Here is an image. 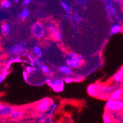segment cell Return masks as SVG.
<instances>
[{
  "mask_svg": "<svg viewBox=\"0 0 123 123\" xmlns=\"http://www.w3.org/2000/svg\"><path fill=\"white\" fill-rule=\"evenodd\" d=\"M47 29L45 24L41 22H36L31 26V33L37 39H42L47 34Z\"/></svg>",
  "mask_w": 123,
  "mask_h": 123,
  "instance_id": "cell-1",
  "label": "cell"
},
{
  "mask_svg": "<svg viewBox=\"0 0 123 123\" xmlns=\"http://www.w3.org/2000/svg\"><path fill=\"white\" fill-rule=\"evenodd\" d=\"M107 111H118L123 110V100L108 99L105 104Z\"/></svg>",
  "mask_w": 123,
  "mask_h": 123,
  "instance_id": "cell-2",
  "label": "cell"
},
{
  "mask_svg": "<svg viewBox=\"0 0 123 123\" xmlns=\"http://www.w3.org/2000/svg\"><path fill=\"white\" fill-rule=\"evenodd\" d=\"M28 49L27 43L25 41H20L15 44L13 45L9 49V53L12 55H20L25 53Z\"/></svg>",
  "mask_w": 123,
  "mask_h": 123,
  "instance_id": "cell-3",
  "label": "cell"
},
{
  "mask_svg": "<svg viewBox=\"0 0 123 123\" xmlns=\"http://www.w3.org/2000/svg\"><path fill=\"white\" fill-rule=\"evenodd\" d=\"M53 100L49 98H45L43 100L37 102L35 105V109L37 112L46 113L49 110Z\"/></svg>",
  "mask_w": 123,
  "mask_h": 123,
  "instance_id": "cell-4",
  "label": "cell"
},
{
  "mask_svg": "<svg viewBox=\"0 0 123 123\" xmlns=\"http://www.w3.org/2000/svg\"><path fill=\"white\" fill-rule=\"evenodd\" d=\"M15 107L7 104H1L0 105V115L1 117L9 116L10 114L15 109Z\"/></svg>",
  "mask_w": 123,
  "mask_h": 123,
  "instance_id": "cell-5",
  "label": "cell"
},
{
  "mask_svg": "<svg viewBox=\"0 0 123 123\" xmlns=\"http://www.w3.org/2000/svg\"><path fill=\"white\" fill-rule=\"evenodd\" d=\"M25 113L23 110L15 108L14 111L10 114L8 117L10 119L14 121H19L20 120L23 119Z\"/></svg>",
  "mask_w": 123,
  "mask_h": 123,
  "instance_id": "cell-6",
  "label": "cell"
},
{
  "mask_svg": "<svg viewBox=\"0 0 123 123\" xmlns=\"http://www.w3.org/2000/svg\"><path fill=\"white\" fill-rule=\"evenodd\" d=\"M66 65L70 67L71 69H77L79 68L83 64L82 61H79L76 59H71V58H68L66 60Z\"/></svg>",
  "mask_w": 123,
  "mask_h": 123,
  "instance_id": "cell-7",
  "label": "cell"
},
{
  "mask_svg": "<svg viewBox=\"0 0 123 123\" xmlns=\"http://www.w3.org/2000/svg\"><path fill=\"white\" fill-rule=\"evenodd\" d=\"M118 88V85L111 86H101L99 91V95L105 96L107 94H110L115 89Z\"/></svg>",
  "mask_w": 123,
  "mask_h": 123,
  "instance_id": "cell-8",
  "label": "cell"
},
{
  "mask_svg": "<svg viewBox=\"0 0 123 123\" xmlns=\"http://www.w3.org/2000/svg\"><path fill=\"white\" fill-rule=\"evenodd\" d=\"M100 87L101 86H98L97 84H92V85H90L88 87V89H87L88 93L91 96H93V97L98 96V95H99V91L100 89Z\"/></svg>",
  "mask_w": 123,
  "mask_h": 123,
  "instance_id": "cell-9",
  "label": "cell"
},
{
  "mask_svg": "<svg viewBox=\"0 0 123 123\" xmlns=\"http://www.w3.org/2000/svg\"><path fill=\"white\" fill-rule=\"evenodd\" d=\"M45 28H46L48 33L50 34V36L53 37V36H54L55 34L56 33V31L57 28H58L56 25L55 24L54 22H47V23L45 24Z\"/></svg>",
  "mask_w": 123,
  "mask_h": 123,
  "instance_id": "cell-10",
  "label": "cell"
},
{
  "mask_svg": "<svg viewBox=\"0 0 123 123\" xmlns=\"http://www.w3.org/2000/svg\"><path fill=\"white\" fill-rule=\"evenodd\" d=\"M123 96V89L118 88L113 91L108 96V99H121Z\"/></svg>",
  "mask_w": 123,
  "mask_h": 123,
  "instance_id": "cell-11",
  "label": "cell"
},
{
  "mask_svg": "<svg viewBox=\"0 0 123 123\" xmlns=\"http://www.w3.org/2000/svg\"><path fill=\"white\" fill-rule=\"evenodd\" d=\"M30 16V11L28 7H24L23 11L18 14V18L22 21H25L26 20V18H28Z\"/></svg>",
  "mask_w": 123,
  "mask_h": 123,
  "instance_id": "cell-12",
  "label": "cell"
},
{
  "mask_svg": "<svg viewBox=\"0 0 123 123\" xmlns=\"http://www.w3.org/2000/svg\"><path fill=\"white\" fill-rule=\"evenodd\" d=\"M1 32L3 36L7 37L11 32V25L7 23H4L1 26Z\"/></svg>",
  "mask_w": 123,
  "mask_h": 123,
  "instance_id": "cell-13",
  "label": "cell"
},
{
  "mask_svg": "<svg viewBox=\"0 0 123 123\" xmlns=\"http://www.w3.org/2000/svg\"><path fill=\"white\" fill-rule=\"evenodd\" d=\"M122 27L118 23H115L111 26V29H110V35H114L117 33H119L121 31Z\"/></svg>",
  "mask_w": 123,
  "mask_h": 123,
  "instance_id": "cell-14",
  "label": "cell"
},
{
  "mask_svg": "<svg viewBox=\"0 0 123 123\" xmlns=\"http://www.w3.org/2000/svg\"><path fill=\"white\" fill-rule=\"evenodd\" d=\"M113 80L116 83H119L123 80V68L121 69L113 77Z\"/></svg>",
  "mask_w": 123,
  "mask_h": 123,
  "instance_id": "cell-15",
  "label": "cell"
},
{
  "mask_svg": "<svg viewBox=\"0 0 123 123\" xmlns=\"http://www.w3.org/2000/svg\"><path fill=\"white\" fill-rule=\"evenodd\" d=\"M59 70H60V72H61V73L64 74L68 75H70L72 73L71 68L69 66H68V65L61 66H60L59 68Z\"/></svg>",
  "mask_w": 123,
  "mask_h": 123,
  "instance_id": "cell-16",
  "label": "cell"
},
{
  "mask_svg": "<svg viewBox=\"0 0 123 123\" xmlns=\"http://www.w3.org/2000/svg\"><path fill=\"white\" fill-rule=\"evenodd\" d=\"M32 52L35 56L40 57L41 58L42 56V50L39 45H34L32 49Z\"/></svg>",
  "mask_w": 123,
  "mask_h": 123,
  "instance_id": "cell-17",
  "label": "cell"
},
{
  "mask_svg": "<svg viewBox=\"0 0 123 123\" xmlns=\"http://www.w3.org/2000/svg\"><path fill=\"white\" fill-rule=\"evenodd\" d=\"M64 82H65L64 80H63L60 79H55L53 80V82H52V84L50 86V87L53 89H54L60 86L62 84H64Z\"/></svg>",
  "mask_w": 123,
  "mask_h": 123,
  "instance_id": "cell-18",
  "label": "cell"
},
{
  "mask_svg": "<svg viewBox=\"0 0 123 123\" xmlns=\"http://www.w3.org/2000/svg\"><path fill=\"white\" fill-rule=\"evenodd\" d=\"M57 107H58V104H57L53 102L51 103V105H50V108H49V110H48V111L46 112L47 116H53V113H54L55 110L56 109Z\"/></svg>",
  "mask_w": 123,
  "mask_h": 123,
  "instance_id": "cell-19",
  "label": "cell"
},
{
  "mask_svg": "<svg viewBox=\"0 0 123 123\" xmlns=\"http://www.w3.org/2000/svg\"><path fill=\"white\" fill-rule=\"evenodd\" d=\"M53 38L57 41H62L63 36H62V30H61V29L60 28H57L55 34L54 36H53Z\"/></svg>",
  "mask_w": 123,
  "mask_h": 123,
  "instance_id": "cell-20",
  "label": "cell"
},
{
  "mask_svg": "<svg viewBox=\"0 0 123 123\" xmlns=\"http://www.w3.org/2000/svg\"><path fill=\"white\" fill-rule=\"evenodd\" d=\"M47 115L46 113H39V115H38L37 123H46L47 118Z\"/></svg>",
  "mask_w": 123,
  "mask_h": 123,
  "instance_id": "cell-21",
  "label": "cell"
},
{
  "mask_svg": "<svg viewBox=\"0 0 123 123\" xmlns=\"http://www.w3.org/2000/svg\"><path fill=\"white\" fill-rule=\"evenodd\" d=\"M40 68H41L42 72L45 74L48 75L49 76H51L53 74V72H51L50 71V69L49 68V66H47V65H45V64H42V65L40 67Z\"/></svg>",
  "mask_w": 123,
  "mask_h": 123,
  "instance_id": "cell-22",
  "label": "cell"
},
{
  "mask_svg": "<svg viewBox=\"0 0 123 123\" xmlns=\"http://www.w3.org/2000/svg\"><path fill=\"white\" fill-rule=\"evenodd\" d=\"M68 58H71V59H76V60H78L79 61H82L83 60L82 56L77 54V53H75V52H72V51L69 52L68 53Z\"/></svg>",
  "mask_w": 123,
  "mask_h": 123,
  "instance_id": "cell-23",
  "label": "cell"
},
{
  "mask_svg": "<svg viewBox=\"0 0 123 123\" xmlns=\"http://www.w3.org/2000/svg\"><path fill=\"white\" fill-rule=\"evenodd\" d=\"M103 120H104V122L105 123H111L113 122L108 111H106L103 115Z\"/></svg>",
  "mask_w": 123,
  "mask_h": 123,
  "instance_id": "cell-24",
  "label": "cell"
},
{
  "mask_svg": "<svg viewBox=\"0 0 123 123\" xmlns=\"http://www.w3.org/2000/svg\"><path fill=\"white\" fill-rule=\"evenodd\" d=\"M2 7L4 9H9L11 6V0H3L1 3Z\"/></svg>",
  "mask_w": 123,
  "mask_h": 123,
  "instance_id": "cell-25",
  "label": "cell"
},
{
  "mask_svg": "<svg viewBox=\"0 0 123 123\" xmlns=\"http://www.w3.org/2000/svg\"><path fill=\"white\" fill-rule=\"evenodd\" d=\"M61 6H62V7L63 8V9L66 11V12L67 14H70V13H71V11H70V7H69V6H68V4H66V3L64 1L61 2Z\"/></svg>",
  "mask_w": 123,
  "mask_h": 123,
  "instance_id": "cell-26",
  "label": "cell"
},
{
  "mask_svg": "<svg viewBox=\"0 0 123 123\" xmlns=\"http://www.w3.org/2000/svg\"><path fill=\"white\" fill-rule=\"evenodd\" d=\"M34 61H35V63L38 67H41L42 65V62L41 61L40 57L37 56H34Z\"/></svg>",
  "mask_w": 123,
  "mask_h": 123,
  "instance_id": "cell-27",
  "label": "cell"
},
{
  "mask_svg": "<svg viewBox=\"0 0 123 123\" xmlns=\"http://www.w3.org/2000/svg\"><path fill=\"white\" fill-rule=\"evenodd\" d=\"M25 70L27 72V73L29 75L31 74L32 72H33V66H27L25 68Z\"/></svg>",
  "mask_w": 123,
  "mask_h": 123,
  "instance_id": "cell-28",
  "label": "cell"
},
{
  "mask_svg": "<svg viewBox=\"0 0 123 123\" xmlns=\"http://www.w3.org/2000/svg\"><path fill=\"white\" fill-rule=\"evenodd\" d=\"M64 84H62V85H61L60 86L55 88V89H54L53 90H54L55 92H61V91H62L64 90Z\"/></svg>",
  "mask_w": 123,
  "mask_h": 123,
  "instance_id": "cell-29",
  "label": "cell"
},
{
  "mask_svg": "<svg viewBox=\"0 0 123 123\" xmlns=\"http://www.w3.org/2000/svg\"><path fill=\"white\" fill-rule=\"evenodd\" d=\"M28 75L29 74L27 73V72L25 70L23 72V79L25 80V81L27 82L28 81Z\"/></svg>",
  "mask_w": 123,
  "mask_h": 123,
  "instance_id": "cell-30",
  "label": "cell"
},
{
  "mask_svg": "<svg viewBox=\"0 0 123 123\" xmlns=\"http://www.w3.org/2000/svg\"><path fill=\"white\" fill-rule=\"evenodd\" d=\"M31 2H32V0H23L22 5L24 6H27L29 4H30Z\"/></svg>",
  "mask_w": 123,
  "mask_h": 123,
  "instance_id": "cell-31",
  "label": "cell"
},
{
  "mask_svg": "<svg viewBox=\"0 0 123 123\" xmlns=\"http://www.w3.org/2000/svg\"><path fill=\"white\" fill-rule=\"evenodd\" d=\"M52 82H53V80H51L50 79H47L46 80H45V83H46L48 86H50L51 85Z\"/></svg>",
  "mask_w": 123,
  "mask_h": 123,
  "instance_id": "cell-32",
  "label": "cell"
},
{
  "mask_svg": "<svg viewBox=\"0 0 123 123\" xmlns=\"http://www.w3.org/2000/svg\"><path fill=\"white\" fill-rule=\"evenodd\" d=\"M53 118H52V116H47V118L46 123H53Z\"/></svg>",
  "mask_w": 123,
  "mask_h": 123,
  "instance_id": "cell-33",
  "label": "cell"
},
{
  "mask_svg": "<svg viewBox=\"0 0 123 123\" xmlns=\"http://www.w3.org/2000/svg\"><path fill=\"white\" fill-rule=\"evenodd\" d=\"M73 80V79H71V78H66V79H64V81H65V83H69L70 82H72Z\"/></svg>",
  "mask_w": 123,
  "mask_h": 123,
  "instance_id": "cell-34",
  "label": "cell"
},
{
  "mask_svg": "<svg viewBox=\"0 0 123 123\" xmlns=\"http://www.w3.org/2000/svg\"><path fill=\"white\" fill-rule=\"evenodd\" d=\"M4 77L3 76V75L2 74H0V83H2L4 81Z\"/></svg>",
  "mask_w": 123,
  "mask_h": 123,
  "instance_id": "cell-35",
  "label": "cell"
},
{
  "mask_svg": "<svg viewBox=\"0 0 123 123\" xmlns=\"http://www.w3.org/2000/svg\"><path fill=\"white\" fill-rule=\"evenodd\" d=\"M12 1H14V2H15V3H18V2L19 1V0H12Z\"/></svg>",
  "mask_w": 123,
  "mask_h": 123,
  "instance_id": "cell-36",
  "label": "cell"
},
{
  "mask_svg": "<svg viewBox=\"0 0 123 123\" xmlns=\"http://www.w3.org/2000/svg\"><path fill=\"white\" fill-rule=\"evenodd\" d=\"M121 32L123 33V27H122V29H121Z\"/></svg>",
  "mask_w": 123,
  "mask_h": 123,
  "instance_id": "cell-37",
  "label": "cell"
}]
</instances>
